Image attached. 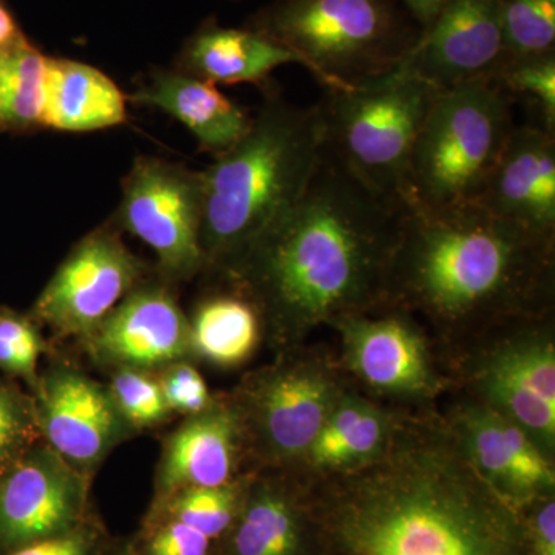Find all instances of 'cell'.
Returning a JSON list of instances; mask_svg holds the SVG:
<instances>
[{
  "instance_id": "obj_11",
  "label": "cell",
  "mask_w": 555,
  "mask_h": 555,
  "mask_svg": "<svg viewBox=\"0 0 555 555\" xmlns=\"http://www.w3.org/2000/svg\"><path fill=\"white\" fill-rule=\"evenodd\" d=\"M30 393L42 441L87 477L94 478L108 455L137 436L108 386L61 353L50 357Z\"/></svg>"
},
{
  "instance_id": "obj_31",
  "label": "cell",
  "mask_w": 555,
  "mask_h": 555,
  "mask_svg": "<svg viewBox=\"0 0 555 555\" xmlns=\"http://www.w3.org/2000/svg\"><path fill=\"white\" fill-rule=\"evenodd\" d=\"M47 350L35 318L0 309V371L24 379L31 392L39 377V358Z\"/></svg>"
},
{
  "instance_id": "obj_38",
  "label": "cell",
  "mask_w": 555,
  "mask_h": 555,
  "mask_svg": "<svg viewBox=\"0 0 555 555\" xmlns=\"http://www.w3.org/2000/svg\"><path fill=\"white\" fill-rule=\"evenodd\" d=\"M22 38H25V36L22 35L20 27H17L13 14L10 13V10L0 0V51L10 49L14 43L20 42Z\"/></svg>"
},
{
  "instance_id": "obj_8",
  "label": "cell",
  "mask_w": 555,
  "mask_h": 555,
  "mask_svg": "<svg viewBox=\"0 0 555 555\" xmlns=\"http://www.w3.org/2000/svg\"><path fill=\"white\" fill-rule=\"evenodd\" d=\"M203 171L156 156H138L122 181L113 224L147 244L156 273L175 286L206 272L201 248Z\"/></svg>"
},
{
  "instance_id": "obj_18",
  "label": "cell",
  "mask_w": 555,
  "mask_h": 555,
  "mask_svg": "<svg viewBox=\"0 0 555 555\" xmlns=\"http://www.w3.org/2000/svg\"><path fill=\"white\" fill-rule=\"evenodd\" d=\"M218 555H324L310 496L284 478L248 476L238 517Z\"/></svg>"
},
{
  "instance_id": "obj_4",
  "label": "cell",
  "mask_w": 555,
  "mask_h": 555,
  "mask_svg": "<svg viewBox=\"0 0 555 555\" xmlns=\"http://www.w3.org/2000/svg\"><path fill=\"white\" fill-rule=\"evenodd\" d=\"M326 152L320 105L269 94L246 137L203 170L201 248L219 272L291 210Z\"/></svg>"
},
{
  "instance_id": "obj_19",
  "label": "cell",
  "mask_w": 555,
  "mask_h": 555,
  "mask_svg": "<svg viewBox=\"0 0 555 555\" xmlns=\"http://www.w3.org/2000/svg\"><path fill=\"white\" fill-rule=\"evenodd\" d=\"M337 321L350 366L369 385L398 393H423L433 386L425 341L404 318L352 313Z\"/></svg>"
},
{
  "instance_id": "obj_34",
  "label": "cell",
  "mask_w": 555,
  "mask_h": 555,
  "mask_svg": "<svg viewBox=\"0 0 555 555\" xmlns=\"http://www.w3.org/2000/svg\"><path fill=\"white\" fill-rule=\"evenodd\" d=\"M171 414L190 416L206 411L215 398L192 360L177 361L155 372Z\"/></svg>"
},
{
  "instance_id": "obj_29",
  "label": "cell",
  "mask_w": 555,
  "mask_h": 555,
  "mask_svg": "<svg viewBox=\"0 0 555 555\" xmlns=\"http://www.w3.org/2000/svg\"><path fill=\"white\" fill-rule=\"evenodd\" d=\"M109 393L134 434L170 422L171 411L155 372L119 367L108 371Z\"/></svg>"
},
{
  "instance_id": "obj_28",
  "label": "cell",
  "mask_w": 555,
  "mask_h": 555,
  "mask_svg": "<svg viewBox=\"0 0 555 555\" xmlns=\"http://www.w3.org/2000/svg\"><path fill=\"white\" fill-rule=\"evenodd\" d=\"M506 62L555 54V0H496Z\"/></svg>"
},
{
  "instance_id": "obj_27",
  "label": "cell",
  "mask_w": 555,
  "mask_h": 555,
  "mask_svg": "<svg viewBox=\"0 0 555 555\" xmlns=\"http://www.w3.org/2000/svg\"><path fill=\"white\" fill-rule=\"evenodd\" d=\"M248 476L211 488H185L152 500L147 513L160 514L198 529L215 542L229 534L243 503Z\"/></svg>"
},
{
  "instance_id": "obj_30",
  "label": "cell",
  "mask_w": 555,
  "mask_h": 555,
  "mask_svg": "<svg viewBox=\"0 0 555 555\" xmlns=\"http://www.w3.org/2000/svg\"><path fill=\"white\" fill-rule=\"evenodd\" d=\"M492 80L514 102L524 101L539 118V127L555 134V54L505 62Z\"/></svg>"
},
{
  "instance_id": "obj_23",
  "label": "cell",
  "mask_w": 555,
  "mask_h": 555,
  "mask_svg": "<svg viewBox=\"0 0 555 555\" xmlns=\"http://www.w3.org/2000/svg\"><path fill=\"white\" fill-rule=\"evenodd\" d=\"M127 96L101 69L50 57L43 129L86 133L126 122Z\"/></svg>"
},
{
  "instance_id": "obj_2",
  "label": "cell",
  "mask_w": 555,
  "mask_h": 555,
  "mask_svg": "<svg viewBox=\"0 0 555 555\" xmlns=\"http://www.w3.org/2000/svg\"><path fill=\"white\" fill-rule=\"evenodd\" d=\"M392 444L310 496L324 553L532 555L520 507L481 477L459 441L426 433Z\"/></svg>"
},
{
  "instance_id": "obj_32",
  "label": "cell",
  "mask_w": 555,
  "mask_h": 555,
  "mask_svg": "<svg viewBox=\"0 0 555 555\" xmlns=\"http://www.w3.org/2000/svg\"><path fill=\"white\" fill-rule=\"evenodd\" d=\"M42 441L35 398L0 378V473Z\"/></svg>"
},
{
  "instance_id": "obj_21",
  "label": "cell",
  "mask_w": 555,
  "mask_h": 555,
  "mask_svg": "<svg viewBox=\"0 0 555 555\" xmlns=\"http://www.w3.org/2000/svg\"><path fill=\"white\" fill-rule=\"evenodd\" d=\"M298 57L269 36L244 25L222 27L215 17L206 20L182 43L175 68L214 86L261 83L283 65Z\"/></svg>"
},
{
  "instance_id": "obj_25",
  "label": "cell",
  "mask_w": 555,
  "mask_h": 555,
  "mask_svg": "<svg viewBox=\"0 0 555 555\" xmlns=\"http://www.w3.org/2000/svg\"><path fill=\"white\" fill-rule=\"evenodd\" d=\"M389 443V420L379 409L358 397H339L305 460L323 469H358Z\"/></svg>"
},
{
  "instance_id": "obj_5",
  "label": "cell",
  "mask_w": 555,
  "mask_h": 555,
  "mask_svg": "<svg viewBox=\"0 0 555 555\" xmlns=\"http://www.w3.org/2000/svg\"><path fill=\"white\" fill-rule=\"evenodd\" d=\"M246 27L286 47L327 90L393 72L422 35L400 0H272Z\"/></svg>"
},
{
  "instance_id": "obj_36",
  "label": "cell",
  "mask_w": 555,
  "mask_h": 555,
  "mask_svg": "<svg viewBox=\"0 0 555 555\" xmlns=\"http://www.w3.org/2000/svg\"><path fill=\"white\" fill-rule=\"evenodd\" d=\"M526 539L532 555H555V500L553 494L539 496L521 509Z\"/></svg>"
},
{
  "instance_id": "obj_26",
  "label": "cell",
  "mask_w": 555,
  "mask_h": 555,
  "mask_svg": "<svg viewBox=\"0 0 555 555\" xmlns=\"http://www.w3.org/2000/svg\"><path fill=\"white\" fill-rule=\"evenodd\" d=\"M49 61L25 38L0 51V127L43 129Z\"/></svg>"
},
{
  "instance_id": "obj_33",
  "label": "cell",
  "mask_w": 555,
  "mask_h": 555,
  "mask_svg": "<svg viewBox=\"0 0 555 555\" xmlns=\"http://www.w3.org/2000/svg\"><path fill=\"white\" fill-rule=\"evenodd\" d=\"M138 555H218L219 545L192 526L145 513L137 534L129 537Z\"/></svg>"
},
{
  "instance_id": "obj_14",
  "label": "cell",
  "mask_w": 555,
  "mask_h": 555,
  "mask_svg": "<svg viewBox=\"0 0 555 555\" xmlns=\"http://www.w3.org/2000/svg\"><path fill=\"white\" fill-rule=\"evenodd\" d=\"M506 62L496 0H443L403 67L438 91L494 79Z\"/></svg>"
},
{
  "instance_id": "obj_41",
  "label": "cell",
  "mask_w": 555,
  "mask_h": 555,
  "mask_svg": "<svg viewBox=\"0 0 555 555\" xmlns=\"http://www.w3.org/2000/svg\"><path fill=\"white\" fill-rule=\"evenodd\" d=\"M236 2H241V0H236Z\"/></svg>"
},
{
  "instance_id": "obj_22",
  "label": "cell",
  "mask_w": 555,
  "mask_h": 555,
  "mask_svg": "<svg viewBox=\"0 0 555 555\" xmlns=\"http://www.w3.org/2000/svg\"><path fill=\"white\" fill-rule=\"evenodd\" d=\"M483 389L496 409L525 427L547 422L555 412V350L547 337H525L492 357Z\"/></svg>"
},
{
  "instance_id": "obj_1",
  "label": "cell",
  "mask_w": 555,
  "mask_h": 555,
  "mask_svg": "<svg viewBox=\"0 0 555 555\" xmlns=\"http://www.w3.org/2000/svg\"><path fill=\"white\" fill-rule=\"evenodd\" d=\"M403 217V201L375 195L326 150L298 203L219 273L273 337H301L390 294Z\"/></svg>"
},
{
  "instance_id": "obj_6",
  "label": "cell",
  "mask_w": 555,
  "mask_h": 555,
  "mask_svg": "<svg viewBox=\"0 0 555 555\" xmlns=\"http://www.w3.org/2000/svg\"><path fill=\"white\" fill-rule=\"evenodd\" d=\"M514 104L492 79L438 91L412 152L404 203H477L517 127Z\"/></svg>"
},
{
  "instance_id": "obj_3",
  "label": "cell",
  "mask_w": 555,
  "mask_h": 555,
  "mask_svg": "<svg viewBox=\"0 0 555 555\" xmlns=\"http://www.w3.org/2000/svg\"><path fill=\"white\" fill-rule=\"evenodd\" d=\"M390 294L456 321L526 305L545 291L553 241L478 203L426 208L404 203Z\"/></svg>"
},
{
  "instance_id": "obj_16",
  "label": "cell",
  "mask_w": 555,
  "mask_h": 555,
  "mask_svg": "<svg viewBox=\"0 0 555 555\" xmlns=\"http://www.w3.org/2000/svg\"><path fill=\"white\" fill-rule=\"evenodd\" d=\"M459 443L467 460L499 494L524 509L553 494L554 467L532 437L496 409L474 406L459 422Z\"/></svg>"
},
{
  "instance_id": "obj_15",
  "label": "cell",
  "mask_w": 555,
  "mask_h": 555,
  "mask_svg": "<svg viewBox=\"0 0 555 555\" xmlns=\"http://www.w3.org/2000/svg\"><path fill=\"white\" fill-rule=\"evenodd\" d=\"M244 452L243 430L230 398L196 415L184 416L177 429L164 438L152 500L185 488H211L240 478Z\"/></svg>"
},
{
  "instance_id": "obj_39",
  "label": "cell",
  "mask_w": 555,
  "mask_h": 555,
  "mask_svg": "<svg viewBox=\"0 0 555 555\" xmlns=\"http://www.w3.org/2000/svg\"><path fill=\"white\" fill-rule=\"evenodd\" d=\"M105 555H138L131 546L130 539H113Z\"/></svg>"
},
{
  "instance_id": "obj_10",
  "label": "cell",
  "mask_w": 555,
  "mask_h": 555,
  "mask_svg": "<svg viewBox=\"0 0 555 555\" xmlns=\"http://www.w3.org/2000/svg\"><path fill=\"white\" fill-rule=\"evenodd\" d=\"M149 275L147 266L108 222L69 250L33 305L31 318L56 337L79 343Z\"/></svg>"
},
{
  "instance_id": "obj_24",
  "label": "cell",
  "mask_w": 555,
  "mask_h": 555,
  "mask_svg": "<svg viewBox=\"0 0 555 555\" xmlns=\"http://www.w3.org/2000/svg\"><path fill=\"white\" fill-rule=\"evenodd\" d=\"M190 343L195 360L219 367L243 364L261 338V313L250 298L233 287L198 302L189 317Z\"/></svg>"
},
{
  "instance_id": "obj_40",
  "label": "cell",
  "mask_w": 555,
  "mask_h": 555,
  "mask_svg": "<svg viewBox=\"0 0 555 555\" xmlns=\"http://www.w3.org/2000/svg\"><path fill=\"white\" fill-rule=\"evenodd\" d=\"M324 555H347V554H341V553H331V551H326V553H324Z\"/></svg>"
},
{
  "instance_id": "obj_35",
  "label": "cell",
  "mask_w": 555,
  "mask_h": 555,
  "mask_svg": "<svg viewBox=\"0 0 555 555\" xmlns=\"http://www.w3.org/2000/svg\"><path fill=\"white\" fill-rule=\"evenodd\" d=\"M113 539L100 514L94 513L65 534L39 540L5 555H105Z\"/></svg>"
},
{
  "instance_id": "obj_20",
  "label": "cell",
  "mask_w": 555,
  "mask_h": 555,
  "mask_svg": "<svg viewBox=\"0 0 555 555\" xmlns=\"http://www.w3.org/2000/svg\"><path fill=\"white\" fill-rule=\"evenodd\" d=\"M127 100L177 119L195 137L203 152L222 155L246 137L251 116L214 83L177 68H159Z\"/></svg>"
},
{
  "instance_id": "obj_13",
  "label": "cell",
  "mask_w": 555,
  "mask_h": 555,
  "mask_svg": "<svg viewBox=\"0 0 555 555\" xmlns=\"http://www.w3.org/2000/svg\"><path fill=\"white\" fill-rule=\"evenodd\" d=\"M104 371L131 367L156 372L192 360L189 317L173 286L150 273L93 332L79 341Z\"/></svg>"
},
{
  "instance_id": "obj_17",
  "label": "cell",
  "mask_w": 555,
  "mask_h": 555,
  "mask_svg": "<svg viewBox=\"0 0 555 555\" xmlns=\"http://www.w3.org/2000/svg\"><path fill=\"white\" fill-rule=\"evenodd\" d=\"M496 217L554 240L555 134L517 126L477 201Z\"/></svg>"
},
{
  "instance_id": "obj_12",
  "label": "cell",
  "mask_w": 555,
  "mask_h": 555,
  "mask_svg": "<svg viewBox=\"0 0 555 555\" xmlns=\"http://www.w3.org/2000/svg\"><path fill=\"white\" fill-rule=\"evenodd\" d=\"M93 478L39 441L0 473V555L65 534L93 516Z\"/></svg>"
},
{
  "instance_id": "obj_9",
  "label": "cell",
  "mask_w": 555,
  "mask_h": 555,
  "mask_svg": "<svg viewBox=\"0 0 555 555\" xmlns=\"http://www.w3.org/2000/svg\"><path fill=\"white\" fill-rule=\"evenodd\" d=\"M335 383L305 364H281L251 375L230 397L244 452L264 465L305 459L338 403Z\"/></svg>"
},
{
  "instance_id": "obj_7",
  "label": "cell",
  "mask_w": 555,
  "mask_h": 555,
  "mask_svg": "<svg viewBox=\"0 0 555 555\" xmlns=\"http://www.w3.org/2000/svg\"><path fill=\"white\" fill-rule=\"evenodd\" d=\"M438 90L406 67L320 102L326 150L364 188L403 201L416 138Z\"/></svg>"
},
{
  "instance_id": "obj_37",
  "label": "cell",
  "mask_w": 555,
  "mask_h": 555,
  "mask_svg": "<svg viewBox=\"0 0 555 555\" xmlns=\"http://www.w3.org/2000/svg\"><path fill=\"white\" fill-rule=\"evenodd\" d=\"M400 2L423 31L436 20L443 0H400Z\"/></svg>"
}]
</instances>
